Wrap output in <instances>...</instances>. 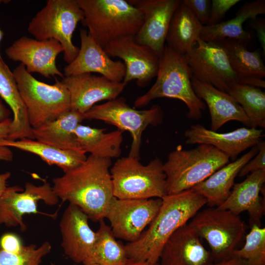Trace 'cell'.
<instances>
[{
    "mask_svg": "<svg viewBox=\"0 0 265 265\" xmlns=\"http://www.w3.org/2000/svg\"><path fill=\"white\" fill-rule=\"evenodd\" d=\"M111 159L92 155L79 166L53 180L59 199L80 209L89 219L104 220L114 197L110 172Z\"/></svg>",
    "mask_w": 265,
    "mask_h": 265,
    "instance_id": "1",
    "label": "cell"
},
{
    "mask_svg": "<svg viewBox=\"0 0 265 265\" xmlns=\"http://www.w3.org/2000/svg\"><path fill=\"white\" fill-rule=\"evenodd\" d=\"M206 204V199L192 188L165 196L148 229L137 240L125 245L129 260L158 263L168 238Z\"/></svg>",
    "mask_w": 265,
    "mask_h": 265,
    "instance_id": "2",
    "label": "cell"
},
{
    "mask_svg": "<svg viewBox=\"0 0 265 265\" xmlns=\"http://www.w3.org/2000/svg\"><path fill=\"white\" fill-rule=\"evenodd\" d=\"M156 77V80L150 89L135 100V107L146 106L157 98L176 99L186 106L187 118L198 120L202 117L206 106L193 89L192 74L185 55L165 45L159 55Z\"/></svg>",
    "mask_w": 265,
    "mask_h": 265,
    "instance_id": "3",
    "label": "cell"
},
{
    "mask_svg": "<svg viewBox=\"0 0 265 265\" xmlns=\"http://www.w3.org/2000/svg\"><path fill=\"white\" fill-rule=\"evenodd\" d=\"M83 25L102 48L118 39L135 36L143 24L141 12L128 0H77Z\"/></svg>",
    "mask_w": 265,
    "mask_h": 265,
    "instance_id": "4",
    "label": "cell"
},
{
    "mask_svg": "<svg viewBox=\"0 0 265 265\" xmlns=\"http://www.w3.org/2000/svg\"><path fill=\"white\" fill-rule=\"evenodd\" d=\"M229 161L226 155L212 145L199 144L191 150L183 149L179 145L163 163L167 194H177L192 188Z\"/></svg>",
    "mask_w": 265,
    "mask_h": 265,
    "instance_id": "5",
    "label": "cell"
},
{
    "mask_svg": "<svg viewBox=\"0 0 265 265\" xmlns=\"http://www.w3.org/2000/svg\"><path fill=\"white\" fill-rule=\"evenodd\" d=\"M128 156L110 169L113 195L118 199L161 198L167 195L163 163L156 158L147 165Z\"/></svg>",
    "mask_w": 265,
    "mask_h": 265,
    "instance_id": "6",
    "label": "cell"
},
{
    "mask_svg": "<svg viewBox=\"0 0 265 265\" xmlns=\"http://www.w3.org/2000/svg\"><path fill=\"white\" fill-rule=\"evenodd\" d=\"M31 126L57 119L71 107L69 91L61 80L49 84L36 79L20 64L13 71Z\"/></svg>",
    "mask_w": 265,
    "mask_h": 265,
    "instance_id": "7",
    "label": "cell"
},
{
    "mask_svg": "<svg viewBox=\"0 0 265 265\" xmlns=\"http://www.w3.org/2000/svg\"><path fill=\"white\" fill-rule=\"evenodd\" d=\"M84 19L77 0H48L33 17L27 31L38 40L55 39L63 48L64 60L68 64L77 56L80 48L72 42L79 22Z\"/></svg>",
    "mask_w": 265,
    "mask_h": 265,
    "instance_id": "8",
    "label": "cell"
},
{
    "mask_svg": "<svg viewBox=\"0 0 265 265\" xmlns=\"http://www.w3.org/2000/svg\"><path fill=\"white\" fill-rule=\"evenodd\" d=\"M163 111L159 105L145 110H137L128 105L123 98H117L101 105H95L84 114L85 119H95L127 131L132 137L129 156L139 159L142 135L150 125L156 126L163 120Z\"/></svg>",
    "mask_w": 265,
    "mask_h": 265,
    "instance_id": "9",
    "label": "cell"
},
{
    "mask_svg": "<svg viewBox=\"0 0 265 265\" xmlns=\"http://www.w3.org/2000/svg\"><path fill=\"white\" fill-rule=\"evenodd\" d=\"M189 224L204 238L218 261L232 256L245 231L243 221L232 212L211 207L197 213Z\"/></svg>",
    "mask_w": 265,
    "mask_h": 265,
    "instance_id": "10",
    "label": "cell"
},
{
    "mask_svg": "<svg viewBox=\"0 0 265 265\" xmlns=\"http://www.w3.org/2000/svg\"><path fill=\"white\" fill-rule=\"evenodd\" d=\"M161 198L118 199L111 201L106 215L116 238L137 240L157 214Z\"/></svg>",
    "mask_w": 265,
    "mask_h": 265,
    "instance_id": "11",
    "label": "cell"
},
{
    "mask_svg": "<svg viewBox=\"0 0 265 265\" xmlns=\"http://www.w3.org/2000/svg\"><path fill=\"white\" fill-rule=\"evenodd\" d=\"M185 55L192 76L199 81L226 93L232 84L238 83V76L217 42H206L200 38Z\"/></svg>",
    "mask_w": 265,
    "mask_h": 265,
    "instance_id": "12",
    "label": "cell"
},
{
    "mask_svg": "<svg viewBox=\"0 0 265 265\" xmlns=\"http://www.w3.org/2000/svg\"><path fill=\"white\" fill-rule=\"evenodd\" d=\"M41 200L51 206L56 205L59 201L51 184L46 180L38 186L26 183L24 190L17 186L7 187L0 196V224L8 227L19 226L22 231H25L23 216L41 213L37 210L38 202Z\"/></svg>",
    "mask_w": 265,
    "mask_h": 265,
    "instance_id": "13",
    "label": "cell"
},
{
    "mask_svg": "<svg viewBox=\"0 0 265 265\" xmlns=\"http://www.w3.org/2000/svg\"><path fill=\"white\" fill-rule=\"evenodd\" d=\"M63 51L62 45L55 39L38 40L24 36L6 48L5 53L9 59L21 62L30 74L63 78V73L56 64L57 55Z\"/></svg>",
    "mask_w": 265,
    "mask_h": 265,
    "instance_id": "14",
    "label": "cell"
},
{
    "mask_svg": "<svg viewBox=\"0 0 265 265\" xmlns=\"http://www.w3.org/2000/svg\"><path fill=\"white\" fill-rule=\"evenodd\" d=\"M104 50L109 56L124 61L126 73L123 81L126 84L136 80L138 86H144L157 76L159 55L150 48L137 43L134 36L113 41Z\"/></svg>",
    "mask_w": 265,
    "mask_h": 265,
    "instance_id": "15",
    "label": "cell"
},
{
    "mask_svg": "<svg viewBox=\"0 0 265 265\" xmlns=\"http://www.w3.org/2000/svg\"><path fill=\"white\" fill-rule=\"evenodd\" d=\"M142 13L143 24L135 41L159 55L162 52L172 17L182 0H129Z\"/></svg>",
    "mask_w": 265,
    "mask_h": 265,
    "instance_id": "16",
    "label": "cell"
},
{
    "mask_svg": "<svg viewBox=\"0 0 265 265\" xmlns=\"http://www.w3.org/2000/svg\"><path fill=\"white\" fill-rule=\"evenodd\" d=\"M80 48L76 57L64 68V77L98 73L114 82L123 81L126 67L121 60L114 61L99 46L88 31H80Z\"/></svg>",
    "mask_w": 265,
    "mask_h": 265,
    "instance_id": "17",
    "label": "cell"
},
{
    "mask_svg": "<svg viewBox=\"0 0 265 265\" xmlns=\"http://www.w3.org/2000/svg\"><path fill=\"white\" fill-rule=\"evenodd\" d=\"M61 81L69 91L71 108L82 114L98 102L117 98L127 85L91 74L64 77Z\"/></svg>",
    "mask_w": 265,
    "mask_h": 265,
    "instance_id": "18",
    "label": "cell"
},
{
    "mask_svg": "<svg viewBox=\"0 0 265 265\" xmlns=\"http://www.w3.org/2000/svg\"><path fill=\"white\" fill-rule=\"evenodd\" d=\"M263 130L242 127L220 133L208 129L200 124L191 125L184 133L186 144L212 145L234 161L241 152L257 145L264 136Z\"/></svg>",
    "mask_w": 265,
    "mask_h": 265,
    "instance_id": "19",
    "label": "cell"
},
{
    "mask_svg": "<svg viewBox=\"0 0 265 265\" xmlns=\"http://www.w3.org/2000/svg\"><path fill=\"white\" fill-rule=\"evenodd\" d=\"M88 219L80 209L69 204L60 221L61 246L65 255L77 264L86 261L96 240L97 232L91 229Z\"/></svg>",
    "mask_w": 265,
    "mask_h": 265,
    "instance_id": "20",
    "label": "cell"
},
{
    "mask_svg": "<svg viewBox=\"0 0 265 265\" xmlns=\"http://www.w3.org/2000/svg\"><path fill=\"white\" fill-rule=\"evenodd\" d=\"M212 256L203 245L197 232L189 223L177 230L165 243L160 265H207Z\"/></svg>",
    "mask_w": 265,
    "mask_h": 265,
    "instance_id": "21",
    "label": "cell"
},
{
    "mask_svg": "<svg viewBox=\"0 0 265 265\" xmlns=\"http://www.w3.org/2000/svg\"><path fill=\"white\" fill-rule=\"evenodd\" d=\"M265 182V170L251 173L242 182L234 184L228 198L217 207L237 215L246 211L252 224L261 226V219L265 212V204L260 194Z\"/></svg>",
    "mask_w": 265,
    "mask_h": 265,
    "instance_id": "22",
    "label": "cell"
},
{
    "mask_svg": "<svg viewBox=\"0 0 265 265\" xmlns=\"http://www.w3.org/2000/svg\"><path fill=\"white\" fill-rule=\"evenodd\" d=\"M193 89L207 105L211 115V129L216 132L227 122L236 121L250 128V124L241 106L228 93L199 81L193 76Z\"/></svg>",
    "mask_w": 265,
    "mask_h": 265,
    "instance_id": "23",
    "label": "cell"
},
{
    "mask_svg": "<svg viewBox=\"0 0 265 265\" xmlns=\"http://www.w3.org/2000/svg\"><path fill=\"white\" fill-rule=\"evenodd\" d=\"M257 146L231 163L220 168L192 189L204 197L211 207L221 205L230 195L235 178L242 168L258 153Z\"/></svg>",
    "mask_w": 265,
    "mask_h": 265,
    "instance_id": "24",
    "label": "cell"
},
{
    "mask_svg": "<svg viewBox=\"0 0 265 265\" xmlns=\"http://www.w3.org/2000/svg\"><path fill=\"white\" fill-rule=\"evenodd\" d=\"M0 96L6 103L13 113L8 137L15 140L27 138L34 139L26 107L21 97L12 72L0 57Z\"/></svg>",
    "mask_w": 265,
    "mask_h": 265,
    "instance_id": "25",
    "label": "cell"
},
{
    "mask_svg": "<svg viewBox=\"0 0 265 265\" xmlns=\"http://www.w3.org/2000/svg\"><path fill=\"white\" fill-rule=\"evenodd\" d=\"M83 120L84 114L71 108L57 119L32 128L34 139L60 150L82 151L75 132Z\"/></svg>",
    "mask_w": 265,
    "mask_h": 265,
    "instance_id": "26",
    "label": "cell"
},
{
    "mask_svg": "<svg viewBox=\"0 0 265 265\" xmlns=\"http://www.w3.org/2000/svg\"><path fill=\"white\" fill-rule=\"evenodd\" d=\"M265 13V0L247 2L239 8L234 18L213 26H204L200 38L206 42L231 39L246 45L251 36L243 29L244 23Z\"/></svg>",
    "mask_w": 265,
    "mask_h": 265,
    "instance_id": "27",
    "label": "cell"
},
{
    "mask_svg": "<svg viewBox=\"0 0 265 265\" xmlns=\"http://www.w3.org/2000/svg\"><path fill=\"white\" fill-rule=\"evenodd\" d=\"M0 146L13 147L38 156L49 165H56L64 173L82 164L86 159L82 151L60 150L35 139H0Z\"/></svg>",
    "mask_w": 265,
    "mask_h": 265,
    "instance_id": "28",
    "label": "cell"
},
{
    "mask_svg": "<svg viewBox=\"0 0 265 265\" xmlns=\"http://www.w3.org/2000/svg\"><path fill=\"white\" fill-rule=\"evenodd\" d=\"M203 26L182 0L171 19L166 45L185 55L197 44Z\"/></svg>",
    "mask_w": 265,
    "mask_h": 265,
    "instance_id": "29",
    "label": "cell"
},
{
    "mask_svg": "<svg viewBox=\"0 0 265 265\" xmlns=\"http://www.w3.org/2000/svg\"><path fill=\"white\" fill-rule=\"evenodd\" d=\"M105 131L79 124L75 133L80 149L100 158L111 159L119 157L121 153L123 131L118 129L106 132Z\"/></svg>",
    "mask_w": 265,
    "mask_h": 265,
    "instance_id": "30",
    "label": "cell"
},
{
    "mask_svg": "<svg viewBox=\"0 0 265 265\" xmlns=\"http://www.w3.org/2000/svg\"><path fill=\"white\" fill-rule=\"evenodd\" d=\"M215 42L225 52L232 68L238 77V83L246 78H265V66L259 50L250 52L245 44L231 39Z\"/></svg>",
    "mask_w": 265,
    "mask_h": 265,
    "instance_id": "31",
    "label": "cell"
},
{
    "mask_svg": "<svg viewBox=\"0 0 265 265\" xmlns=\"http://www.w3.org/2000/svg\"><path fill=\"white\" fill-rule=\"evenodd\" d=\"M97 238L92 252L83 263L102 265H126L129 262L125 245L117 241L111 228L104 220L100 221Z\"/></svg>",
    "mask_w": 265,
    "mask_h": 265,
    "instance_id": "32",
    "label": "cell"
},
{
    "mask_svg": "<svg viewBox=\"0 0 265 265\" xmlns=\"http://www.w3.org/2000/svg\"><path fill=\"white\" fill-rule=\"evenodd\" d=\"M241 106L250 128H265V93L260 88L235 83L227 92Z\"/></svg>",
    "mask_w": 265,
    "mask_h": 265,
    "instance_id": "33",
    "label": "cell"
},
{
    "mask_svg": "<svg viewBox=\"0 0 265 265\" xmlns=\"http://www.w3.org/2000/svg\"><path fill=\"white\" fill-rule=\"evenodd\" d=\"M232 255L244 260L248 265H265V228L252 225L244 246Z\"/></svg>",
    "mask_w": 265,
    "mask_h": 265,
    "instance_id": "34",
    "label": "cell"
},
{
    "mask_svg": "<svg viewBox=\"0 0 265 265\" xmlns=\"http://www.w3.org/2000/svg\"><path fill=\"white\" fill-rule=\"evenodd\" d=\"M52 246L48 241L37 248L31 244L24 246L17 253L4 251L0 247V265H39L42 259L50 252Z\"/></svg>",
    "mask_w": 265,
    "mask_h": 265,
    "instance_id": "35",
    "label": "cell"
},
{
    "mask_svg": "<svg viewBox=\"0 0 265 265\" xmlns=\"http://www.w3.org/2000/svg\"><path fill=\"white\" fill-rule=\"evenodd\" d=\"M182 2L203 26L208 24L210 16L211 0H183Z\"/></svg>",
    "mask_w": 265,
    "mask_h": 265,
    "instance_id": "36",
    "label": "cell"
},
{
    "mask_svg": "<svg viewBox=\"0 0 265 265\" xmlns=\"http://www.w3.org/2000/svg\"><path fill=\"white\" fill-rule=\"evenodd\" d=\"M239 0H212L209 20L206 26H213L221 22L228 11L238 3Z\"/></svg>",
    "mask_w": 265,
    "mask_h": 265,
    "instance_id": "37",
    "label": "cell"
},
{
    "mask_svg": "<svg viewBox=\"0 0 265 265\" xmlns=\"http://www.w3.org/2000/svg\"><path fill=\"white\" fill-rule=\"evenodd\" d=\"M258 152L240 170L238 176L243 177L255 171L265 170V142L261 141L257 145Z\"/></svg>",
    "mask_w": 265,
    "mask_h": 265,
    "instance_id": "38",
    "label": "cell"
},
{
    "mask_svg": "<svg viewBox=\"0 0 265 265\" xmlns=\"http://www.w3.org/2000/svg\"><path fill=\"white\" fill-rule=\"evenodd\" d=\"M23 246L20 238L14 234L7 233L0 238V247L8 252L19 253Z\"/></svg>",
    "mask_w": 265,
    "mask_h": 265,
    "instance_id": "39",
    "label": "cell"
},
{
    "mask_svg": "<svg viewBox=\"0 0 265 265\" xmlns=\"http://www.w3.org/2000/svg\"><path fill=\"white\" fill-rule=\"evenodd\" d=\"M251 26L256 31L257 36L262 48L265 53V22L263 19L256 18L251 19Z\"/></svg>",
    "mask_w": 265,
    "mask_h": 265,
    "instance_id": "40",
    "label": "cell"
},
{
    "mask_svg": "<svg viewBox=\"0 0 265 265\" xmlns=\"http://www.w3.org/2000/svg\"><path fill=\"white\" fill-rule=\"evenodd\" d=\"M214 264V265H248L245 261L233 255Z\"/></svg>",
    "mask_w": 265,
    "mask_h": 265,
    "instance_id": "41",
    "label": "cell"
},
{
    "mask_svg": "<svg viewBox=\"0 0 265 265\" xmlns=\"http://www.w3.org/2000/svg\"><path fill=\"white\" fill-rule=\"evenodd\" d=\"M12 120L8 118L0 123V139H6L9 135Z\"/></svg>",
    "mask_w": 265,
    "mask_h": 265,
    "instance_id": "42",
    "label": "cell"
},
{
    "mask_svg": "<svg viewBox=\"0 0 265 265\" xmlns=\"http://www.w3.org/2000/svg\"><path fill=\"white\" fill-rule=\"evenodd\" d=\"M8 148L0 146V160L10 161L13 159V153Z\"/></svg>",
    "mask_w": 265,
    "mask_h": 265,
    "instance_id": "43",
    "label": "cell"
},
{
    "mask_svg": "<svg viewBox=\"0 0 265 265\" xmlns=\"http://www.w3.org/2000/svg\"><path fill=\"white\" fill-rule=\"evenodd\" d=\"M10 176L11 173L9 172L0 174V196L7 187L6 186L7 181Z\"/></svg>",
    "mask_w": 265,
    "mask_h": 265,
    "instance_id": "44",
    "label": "cell"
},
{
    "mask_svg": "<svg viewBox=\"0 0 265 265\" xmlns=\"http://www.w3.org/2000/svg\"><path fill=\"white\" fill-rule=\"evenodd\" d=\"M10 111L3 105L0 100V123L9 118Z\"/></svg>",
    "mask_w": 265,
    "mask_h": 265,
    "instance_id": "45",
    "label": "cell"
},
{
    "mask_svg": "<svg viewBox=\"0 0 265 265\" xmlns=\"http://www.w3.org/2000/svg\"><path fill=\"white\" fill-rule=\"evenodd\" d=\"M126 265H160L158 263H151L148 262L133 261L130 260Z\"/></svg>",
    "mask_w": 265,
    "mask_h": 265,
    "instance_id": "46",
    "label": "cell"
},
{
    "mask_svg": "<svg viewBox=\"0 0 265 265\" xmlns=\"http://www.w3.org/2000/svg\"><path fill=\"white\" fill-rule=\"evenodd\" d=\"M3 35H4V33L3 32V31L1 30V29L0 28V43L2 39V38L3 37ZM1 56L0 55V57Z\"/></svg>",
    "mask_w": 265,
    "mask_h": 265,
    "instance_id": "47",
    "label": "cell"
},
{
    "mask_svg": "<svg viewBox=\"0 0 265 265\" xmlns=\"http://www.w3.org/2000/svg\"><path fill=\"white\" fill-rule=\"evenodd\" d=\"M207 265H214V263H210L208 264Z\"/></svg>",
    "mask_w": 265,
    "mask_h": 265,
    "instance_id": "48",
    "label": "cell"
},
{
    "mask_svg": "<svg viewBox=\"0 0 265 265\" xmlns=\"http://www.w3.org/2000/svg\"><path fill=\"white\" fill-rule=\"evenodd\" d=\"M102 265L97 264H91V265Z\"/></svg>",
    "mask_w": 265,
    "mask_h": 265,
    "instance_id": "49",
    "label": "cell"
},
{
    "mask_svg": "<svg viewBox=\"0 0 265 265\" xmlns=\"http://www.w3.org/2000/svg\"><path fill=\"white\" fill-rule=\"evenodd\" d=\"M51 265H53V264H52Z\"/></svg>",
    "mask_w": 265,
    "mask_h": 265,
    "instance_id": "50",
    "label": "cell"
}]
</instances>
